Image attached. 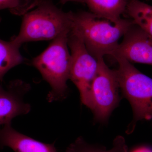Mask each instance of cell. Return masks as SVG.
Here are the masks:
<instances>
[{
  "label": "cell",
  "instance_id": "1",
  "mask_svg": "<svg viewBox=\"0 0 152 152\" xmlns=\"http://www.w3.org/2000/svg\"><path fill=\"white\" fill-rule=\"evenodd\" d=\"M134 22L122 18L115 22L92 12L72 13L71 31L80 38L90 54L96 59L112 56Z\"/></svg>",
  "mask_w": 152,
  "mask_h": 152
},
{
  "label": "cell",
  "instance_id": "2",
  "mask_svg": "<svg viewBox=\"0 0 152 152\" xmlns=\"http://www.w3.org/2000/svg\"><path fill=\"white\" fill-rule=\"evenodd\" d=\"M72 13L64 12L51 0H42L23 16L20 32L11 40L20 47L27 42L53 40L70 32Z\"/></svg>",
  "mask_w": 152,
  "mask_h": 152
},
{
  "label": "cell",
  "instance_id": "3",
  "mask_svg": "<svg viewBox=\"0 0 152 152\" xmlns=\"http://www.w3.org/2000/svg\"><path fill=\"white\" fill-rule=\"evenodd\" d=\"M69 33L53 40L47 48L32 61V64L51 88L47 96L50 103L63 100L67 96V82L69 79L72 62L68 45Z\"/></svg>",
  "mask_w": 152,
  "mask_h": 152
},
{
  "label": "cell",
  "instance_id": "4",
  "mask_svg": "<svg viewBox=\"0 0 152 152\" xmlns=\"http://www.w3.org/2000/svg\"><path fill=\"white\" fill-rule=\"evenodd\" d=\"M115 58L118 64L115 71L120 89L132 108L133 121L127 131L130 133L134 130L137 122L152 119V79L141 72L127 60L120 57Z\"/></svg>",
  "mask_w": 152,
  "mask_h": 152
},
{
  "label": "cell",
  "instance_id": "5",
  "mask_svg": "<svg viewBox=\"0 0 152 152\" xmlns=\"http://www.w3.org/2000/svg\"><path fill=\"white\" fill-rule=\"evenodd\" d=\"M68 45L72 57L69 79L79 90L82 103L91 109L92 86L97 72L98 60L88 51L81 39L71 31Z\"/></svg>",
  "mask_w": 152,
  "mask_h": 152
},
{
  "label": "cell",
  "instance_id": "6",
  "mask_svg": "<svg viewBox=\"0 0 152 152\" xmlns=\"http://www.w3.org/2000/svg\"><path fill=\"white\" fill-rule=\"evenodd\" d=\"M99 66L91 88V107L95 120L104 122L120 101V86L115 70L108 67L103 58L98 59Z\"/></svg>",
  "mask_w": 152,
  "mask_h": 152
},
{
  "label": "cell",
  "instance_id": "7",
  "mask_svg": "<svg viewBox=\"0 0 152 152\" xmlns=\"http://www.w3.org/2000/svg\"><path fill=\"white\" fill-rule=\"evenodd\" d=\"M112 56L121 57L130 63L152 66V37L134 23L124 35Z\"/></svg>",
  "mask_w": 152,
  "mask_h": 152
},
{
  "label": "cell",
  "instance_id": "8",
  "mask_svg": "<svg viewBox=\"0 0 152 152\" xmlns=\"http://www.w3.org/2000/svg\"><path fill=\"white\" fill-rule=\"evenodd\" d=\"M31 88L29 84L21 80H14L5 86L0 82V126L11 123L15 117L30 113L31 105L24 98Z\"/></svg>",
  "mask_w": 152,
  "mask_h": 152
},
{
  "label": "cell",
  "instance_id": "9",
  "mask_svg": "<svg viewBox=\"0 0 152 152\" xmlns=\"http://www.w3.org/2000/svg\"><path fill=\"white\" fill-rule=\"evenodd\" d=\"M6 147L15 152H57L54 143L42 142L19 132L11 123L0 126V150Z\"/></svg>",
  "mask_w": 152,
  "mask_h": 152
},
{
  "label": "cell",
  "instance_id": "10",
  "mask_svg": "<svg viewBox=\"0 0 152 152\" xmlns=\"http://www.w3.org/2000/svg\"><path fill=\"white\" fill-rule=\"evenodd\" d=\"M91 12L116 22L124 15L127 0H84Z\"/></svg>",
  "mask_w": 152,
  "mask_h": 152
},
{
  "label": "cell",
  "instance_id": "11",
  "mask_svg": "<svg viewBox=\"0 0 152 152\" xmlns=\"http://www.w3.org/2000/svg\"><path fill=\"white\" fill-rule=\"evenodd\" d=\"M125 15L152 37V6L140 0H127Z\"/></svg>",
  "mask_w": 152,
  "mask_h": 152
},
{
  "label": "cell",
  "instance_id": "12",
  "mask_svg": "<svg viewBox=\"0 0 152 152\" xmlns=\"http://www.w3.org/2000/svg\"><path fill=\"white\" fill-rule=\"evenodd\" d=\"M0 17V23L1 22ZM20 47L11 40L8 42L0 39V82L10 70L22 64L24 58L20 52Z\"/></svg>",
  "mask_w": 152,
  "mask_h": 152
},
{
  "label": "cell",
  "instance_id": "13",
  "mask_svg": "<svg viewBox=\"0 0 152 152\" xmlns=\"http://www.w3.org/2000/svg\"><path fill=\"white\" fill-rule=\"evenodd\" d=\"M66 152H128V147L121 136H118L115 139L113 148L108 150L104 147L88 143L80 137L67 147Z\"/></svg>",
  "mask_w": 152,
  "mask_h": 152
},
{
  "label": "cell",
  "instance_id": "14",
  "mask_svg": "<svg viewBox=\"0 0 152 152\" xmlns=\"http://www.w3.org/2000/svg\"><path fill=\"white\" fill-rule=\"evenodd\" d=\"M42 0H0V10L7 9L13 15L23 16L34 9Z\"/></svg>",
  "mask_w": 152,
  "mask_h": 152
},
{
  "label": "cell",
  "instance_id": "15",
  "mask_svg": "<svg viewBox=\"0 0 152 152\" xmlns=\"http://www.w3.org/2000/svg\"><path fill=\"white\" fill-rule=\"evenodd\" d=\"M131 152H152V148L148 146H141L134 149Z\"/></svg>",
  "mask_w": 152,
  "mask_h": 152
},
{
  "label": "cell",
  "instance_id": "16",
  "mask_svg": "<svg viewBox=\"0 0 152 152\" xmlns=\"http://www.w3.org/2000/svg\"><path fill=\"white\" fill-rule=\"evenodd\" d=\"M69 1H75L84 3V0H60V2L62 4H65V3Z\"/></svg>",
  "mask_w": 152,
  "mask_h": 152
}]
</instances>
